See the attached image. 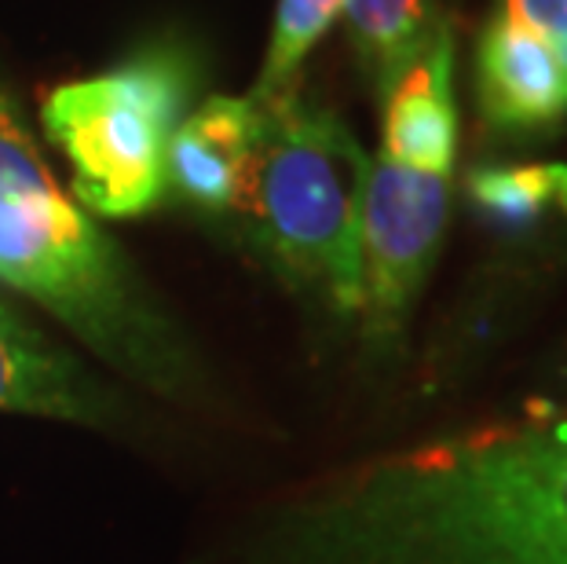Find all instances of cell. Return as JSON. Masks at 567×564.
Returning <instances> with one entry per match:
<instances>
[{
    "label": "cell",
    "instance_id": "8fae6325",
    "mask_svg": "<svg viewBox=\"0 0 567 564\" xmlns=\"http://www.w3.org/2000/svg\"><path fill=\"white\" fill-rule=\"evenodd\" d=\"M473 206L502 227H530L549 209L560 213L564 173L560 162H513L484 165L468 176Z\"/></svg>",
    "mask_w": 567,
    "mask_h": 564
},
{
    "label": "cell",
    "instance_id": "9c48e42d",
    "mask_svg": "<svg viewBox=\"0 0 567 564\" xmlns=\"http://www.w3.org/2000/svg\"><path fill=\"white\" fill-rule=\"evenodd\" d=\"M257 95H213L176 129L168 154V191L198 209L231 213L260 136Z\"/></svg>",
    "mask_w": 567,
    "mask_h": 564
},
{
    "label": "cell",
    "instance_id": "ba28073f",
    "mask_svg": "<svg viewBox=\"0 0 567 564\" xmlns=\"http://www.w3.org/2000/svg\"><path fill=\"white\" fill-rule=\"evenodd\" d=\"M381 103V158L403 170L454 176L457 162V95H454V33L440 22L425 48L410 59Z\"/></svg>",
    "mask_w": 567,
    "mask_h": 564
},
{
    "label": "cell",
    "instance_id": "4fadbf2b",
    "mask_svg": "<svg viewBox=\"0 0 567 564\" xmlns=\"http://www.w3.org/2000/svg\"><path fill=\"white\" fill-rule=\"evenodd\" d=\"M535 396H567V334H560V341L542 356Z\"/></svg>",
    "mask_w": 567,
    "mask_h": 564
},
{
    "label": "cell",
    "instance_id": "30bf717a",
    "mask_svg": "<svg viewBox=\"0 0 567 564\" xmlns=\"http://www.w3.org/2000/svg\"><path fill=\"white\" fill-rule=\"evenodd\" d=\"M344 16L373 92L389 85L443 22L436 0H344Z\"/></svg>",
    "mask_w": 567,
    "mask_h": 564
},
{
    "label": "cell",
    "instance_id": "277c9868",
    "mask_svg": "<svg viewBox=\"0 0 567 564\" xmlns=\"http://www.w3.org/2000/svg\"><path fill=\"white\" fill-rule=\"evenodd\" d=\"M195 66L173 44L44 95V136L70 165V195L106 221H132L168 195V154L184 125Z\"/></svg>",
    "mask_w": 567,
    "mask_h": 564
},
{
    "label": "cell",
    "instance_id": "7c38bea8",
    "mask_svg": "<svg viewBox=\"0 0 567 564\" xmlns=\"http://www.w3.org/2000/svg\"><path fill=\"white\" fill-rule=\"evenodd\" d=\"M344 11V0H279L271 22V41L268 55H264V70L257 78V95H275L297 85V74L305 66V59L311 55L337 16Z\"/></svg>",
    "mask_w": 567,
    "mask_h": 564
},
{
    "label": "cell",
    "instance_id": "6da1fadb",
    "mask_svg": "<svg viewBox=\"0 0 567 564\" xmlns=\"http://www.w3.org/2000/svg\"><path fill=\"white\" fill-rule=\"evenodd\" d=\"M213 564H567V396L316 476Z\"/></svg>",
    "mask_w": 567,
    "mask_h": 564
},
{
    "label": "cell",
    "instance_id": "8992f818",
    "mask_svg": "<svg viewBox=\"0 0 567 564\" xmlns=\"http://www.w3.org/2000/svg\"><path fill=\"white\" fill-rule=\"evenodd\" d=\"M480 125L509 147L567 132V0H494L476 38Z\"/></svg>",
    "mask_w": 567,
    "mask_h": 564
},
{
    "label": "cell",
    "instance_id": "3957f363",
    "mask_svg": "<svg viewBox=\"0 0 567 564\" xmlns=\"http://www.w3.org/2000/svg\"><path fill=\"white\" fill-rule=\"evenodd\" d=\"M257 100L260 136L231 213L297 294L337 319H355L370 154L297 85Z\"/></svg>",
    "mask_w": 567,
    "mask_h": 564
},
{
    "label": "cell",
    "instance_id": "5b68a950",
    "mask_svg": "<svg viewBox=\"0 0 567 564\" xmlns=\"http://www.w3.org/2000/svg\"><path fill=\"white\" fill-rule=\"evenodd\" d=\"M451 180L370 154L355 311L370 359H389L403 345L451 221Z\"/></svg>",
    "mask_w": 567,
    "mask_h": 564
},
{
    "label": "cell",
    "instance_id": "7a4b0ae2",
    "mask_svg": "<svg viewBox=\"0 0 567 564\" xmlns=\"http://www.w3.org/2000/svg\"><path fill=\"white\" fill-rule=\"evenodd\" d=\"M0 286L38 305L132 389L202 407V359L125 249L55 180L0 66Z\"/></svg>",
    "mask_w": 567,
    "mask_h": 564
},
{
    "label": "cell",
    "instance_id": "5bb4252c",
    "mask_svg": "<svg viewBox=\"0 0 567 564\" xmlns=\"http://www.w3.org/2000/svg\"><path fill=\"white\" fill-rule=\"evenodd\" d=\"M560 173H564V198H560V213L567 217V162H560Z\"/></svg>",
    "mask_w": 567,
    "mask_h": 564
},
{
    "label": "cell",
    "instance_id": "52a82bcc",
    "mask_svg": "<svg viewBox=\"0 0 567 564\" xmlns=\"http://www.w3.org/2000/svg\"><path fill=\"white\" fill-rule=\"evenodd\" d=\"M0 414L117 429L125 403L81 359L0 297Z\"/></svg>",
    "mask_w": 567,
    "mask_h": 564
}]
</instances>
